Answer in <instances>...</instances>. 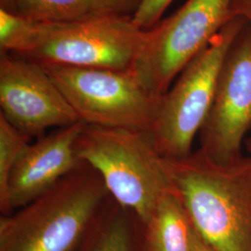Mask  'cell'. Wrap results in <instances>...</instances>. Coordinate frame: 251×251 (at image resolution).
I'll list each match as a JSON object with an SVG mask.
<instances>
[{
  "label": "cell",
  "mask_w": 251,
  "mask_h": 251,
  "mask_svg": "<svg viewBox=\"0 0 251 251\" xmlns=\"http://www.w3.org/2000/svg\"><path fill=\"white\" fill-rule=\"evenodd\" d=\"M166 161L198 234L215 251H251V156L219 164L198 149Z\"/></svg>",
  "instance_id": "1"
},
{
  "label": "cell",
  "mask_w": 251,
  "mask_h": 251,
  "mask_svg": "<svg viewBox=\"0 0 251 251\" xmlns=\"http://www.w3.org/2000/svg\"><path fill=\"white\" fill-rule=\"evenodd\" d=\"M112 197L99 173L80 166L29 204L0 218V251H77Z\"/></svg>",
  "instance_id": "2"
},
{
  "label": "cell",
  "mask_w": 251,
  "mask_h": 251,
  "mask_svg": "<svg viewBox=\"0 0 251 251\" xmlns=\"http://www.w3.org/2000/svg\"><path fill=\"white\" fill-rule=\"evenodd\" d=\"M75 148L78 160L99 173L112 198L141 225L173 190L150 131L85 124Z\"/></svg>",
  "instance_id": "3"
},
{
  "label": "cell",
  "mask_w": 251,
  "mask_h": 251,
  "mask_svg": "<svg viewBox=\"0 0 251 251\" xmlns=\"http://www.w3.org/2000/svg\"><path fill=\"white\" fill-rule=\"evenodd\" d=\"M246 25L242 17L230 21L162 95L150 132L164 158L179 159L193 152L195 138L211 107L225 56Z\"/></svg>",
  "instance_id": "4"
},
{
  "label": "cell",
  "mask_w": 251,
  "mask_h": 251,
  "mask_svg": "<svg viewBox=\"0 0 251 251\" xmlns=\"http://www.w3.org/2000/svg\"><path fill=\"white\" fill-rule=\"evenodd\" d=\"M234 0H188L170 18L144 33L130 68L154 95H164L176 77L233 19Z\"/></svg>",
  "instance_id": "5"
},
{
  "label": "cell",
  "mask_w": 251,
  "mask_h": 251,
  "mask_svg": "<svg viewBox=\"0 0 251 251\" xmlns=\"http://www.w3.org/2000/svg\"><path fill=\"white\" fill-rule=\"evenodd\" d=\"M42 66L85 124L152 129L161 97L148 90L131 69Z\"/></svg>",
  "instance_id": "6"
},
{
  "label": "cell",
  "mask_w": 251,
  "mask_h": 251,
  "mask_svg": "<svg viewBox=\"0 0 251 251\" xmlns=\"http://www.w3.org/2000/svg\"><path fill=\"white\" fill-rule=\"evenodd\" d=\"M144 33L135 26L131 16L74 24L37 22L31 45L17 56L41 65L128 70L140 50Z\"/></svg>",
  "instance_id": "7"
},
{
  "label": "cell",
  "mask_w": 251,
  "mask_h": 251,
  "mask_svg": "<svg viewBox=\"0 0 251 251\" xmlns=\"http://www.w3.org/2000/svg\"><path fill=\"white\" fill-rule=\"evenodd\" d=\"M251 127V28L248 23L233 40L219 73L214 98L200 134V149L213 161L240 158Z\"/></svg>",
  "instance_id": "8"
},
{
  "label": "cell",
  "mask_w": 251,
  "mask_h": 251,
  "mask_svg": "<svg viewBox=\"0 0 251 251\" xmlns=\"http://www.w3.org/2000/svg\"><path fill=\"white\" fill-rule=\"evenodd\" d=\"M0 114L30 138L80 121L39 63L0 52Z\"/></svg>",
  "instance_id": "9"
},
{
  "label": "cell",
  "mask_w": 251,
  "mask_h": 251,
  "mask_svg": "<svg viewBox=\"0 0 251 251\" xmlns=\"http://www.w3.org/2000/svg\"><path fill=\"white\" fill-rule=\"evenodd\" d=\"M84 125L83 121H77L28 144L9 179L11 213L52 188L80 166L75 146Z\"/></svg>",
  "instance_id": "10"
},
{
  "label": "cell",
  "mask_w": 251,
  "mask_h": 251,
  "mask_svg": "<svg viewBox=\"0 0 251 251\" xmlns=\"http://www.w3.org/2000/svg\"><path fill=\"white\" fill-rule=\"evenodd\" d=\"M1 8L45 24L131 16L141 0H0Z\"/></svg>",
  "instance_id": "11"
},
{
  "label": "cell",
  "mask_w": 251,
  "mask_h": 251,
  "mask_svg": "<svg viewBox=\"0 0 251 251\" xmlns=\"http://www.w3.org/2000/svg\"><path fill=\"white\" fill-rule=\"evenodd\" d=\"M142 251H192L194 226L175 190L167 193L141 225Z\"/></svg>",
  "instance_id": "12"
},
{
  "label": "cell",
  "mask_w": 251,
  "mask_h": 251,
  "mask_svg": "<svg viewBox=\"0 0 251 251\" xmlns=\"http://www.w3.org/2000/svg\"><path fill=\"white\" fill-rule=\"evenodd\" d=\"M77 251H142L140 223L112 198Z\"/></svg>",
  "instance_id": "13"
},
{
  "label": "cell",
  "mask_w": 251,
  "mask_h": 251,
  "mask_svg": "<svg viewBox=\"0 0 251 251\" xmlns=\"http://www.w3.org/2000/svg\"><path fill=\"white\" fill-rule=\"evenodd\" d=\"M32 138L21 132L0 114V211L11 213L9 205V179L12 171Z\"/></svg>",
  "instance_id": "14"
},
{
  "label": "cell",
  "mask_w": 251,
  "mask_h": 251,
  "mask_svg": "<svg viewBox=\"0 0 251 251\" xmlns=\"http://www.w3.org/2000/svg\"><path fill=\"white\" fill-rule=\"evenodd\" d=\"M37 22L0 7V50L21 55L36 35Z\"/></svg>",
  "instance_id": "15"
},
{
  "label": "cell",
  "mask_w": 251,
  "mask_h": 251,
  "mask_svg": "<svg viewBox=\"0 0 251 251\" xmlns=\"http://www.w3.org/2000/svg\"><path fill=\"white\" fill-rule=\"evenodd\" d=\"M173 0H141L138 8L131 15L135 26L146 32L152 29Z\"/></svg>",
  "instance_id": "16"
},
{
  "label": "cell",
  "mask_w": 251,
  "mask_h": 251,
  "mask_svg": "<svg viewBox=\"0 0 251 251\" xmlns=\"http://www.w3.org/2000/svg\"><path fill=\"white\" fill-rule=\"evenodd\" d=\"M233 9L236 17H242L251 28V0H234Z\"/></svg>",
  "instance_id": "17"
},
{
  "label": "cell",
  "mask_w": 251,
  "mask_h": 251,
  "mask_svg": "<svg viewBox=\"0 0 251 251\" xmlns=\"http://www.w3.org/2000/svg\"><path fill=\"white\" fill-rule=\"evenodd\" d=\"M192 251H215L198 234L194 228L193 235V249Z\"/></svg>",
  "instance_id": "18"
},
{
  "label": "cell",
  "mask_w": 251,
  "mask_h": 251,
  "mask_svg": "<svg viewBox=\"0 0 251 251\" xmlns=\"http://www.w3.org/2000/svg\"><path fill=\"white\" fill-rule=\"evenodd\" d=\"M249 150H250V152H251V141L249 143Z\"/></svg>",
  "instance_id": "19"
}]
</instances>
